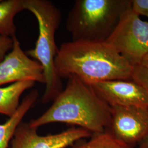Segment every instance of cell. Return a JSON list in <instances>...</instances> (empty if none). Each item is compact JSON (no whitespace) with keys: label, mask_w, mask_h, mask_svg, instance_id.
<instances>
[{"label":"cell","mask_w":148,"mask_h":148,"mask_svg":"<svg viewBox=\"0 0 148 148\" xmlns=\"http://www.w3.org/2000/svg\"><path fill=\"white\" fill-rule=\"evenodd\" d=\"M59 77L75 75L86 84L132 79L133 66L104 42L71 41L60 45L54 60Z\"/></svg>","instance_id":"cell-1"},{"label":"cell","mask_w":148,"mask_h":148,"mask_svg":"<svg viewBox=\"0 0 148 148\" xmlns=\"http://www.w3.org/2000/svg\"><path fill=\"white\" fill-rule=\"evenodd\" d=\"M65 88L42 115L29 122L38 128L60 122L77 126L92 134L103 132L111 121V107L98 95L90 85L75 75L70 76Z\"/></svg>","instance_id":"cell-2"},{"label":"cell","mask_w":148,"mask_h":148,"mask_svg":"<svg viewBox=\"0 0 148 148\" xmlns=\"http://www.w3.org/2000/svg\"><path fill=\"white\" fill-rule=\"evenodd\" d=\"M24 6L25 10L35 16L38 23V36L35 47L27 51L26 54L42 66L46 88L41 102L45 104L54 101L63 90L62 79L54 66L58 51L55 36L62 14L58 8L48 0H24Z\"/></svg>","instance_id":"cell-3"},{"label":"cell","mask_w":148,"mask_h":148,"mask_svg":"<svg viewBox=\"0 0 148 148\" xmlns=\"http://www.w3.org/2000/svg\"><path fill=\"white\" fill-rule=\"evenodd\" d=\"M131 9V0H76L68 14L66 29L72 41L104 42Z\"/></svg>","instance_id":"cell-4"},{"label":"cell","mask_w":148,"mask_h":148,"mask_svg":"<svg viewBox=\"0 0 148 148\" xmlns=\"http://www.w3.org/2000/svg\"><path fill=\"white\" fill-rule=\"evenodd\" d=\"M106 42L132 66L139 65L148 54V21L131 9L122 16Z\"/></svg>","instance_id":"cell-5"},{"label":"cell","mask_w":148,"mask_h":148,"mask_svg":"<svg viewBox=\"0 0 148 148\" xmlns=\"http://www.w3.org/2000/svg\"><path fill=\"white\" fill-rule=\"evenodd\" d=\"M111 121L106 130L134 147L148 136V106L111 107Z\"/></svg>","instance_id":"cell-6"},{"label":"cell","mask_w":148,"mask_h":148,"mask_svg":"<svg viewBox=\"0 0 148 148\" xmlns=\"http://www.w3.org/2000/svg\"><path fill=\"white\" fill-rule=\"evenodd\" d=\"M37 128L21 122L11 140V148H67L92 133L81 127H71L62 132L40 136Z\"/></svg>","instance_id":"cell-7"},{"label":"cell","mask_w":148,"mask_h":148,"mask_svg":"<svg viewBox=\"0 0 148 148\" xmlns=\"http://www.w3.org/2000/svg\"><path fill=\"white\" fill-rule=\"evenodd\" d=\"M23 81L45 84L42 66L23 51L16 37L11 52L0 62V86Z\"/></svg>","instance_id":"cell-8"},{"label":"cell","mask_w":148,"mask_h":148,"mask_svg":"<svg viewBox=\"0 0 148 148\" xmlns=\"http://www.w3.org/2000/svg\"><path fill=\"white\" fill-rule=\"evenodd\" d=\"M90 85L110 107L148 106L147 92L132 79L106 81Z\"/></svg>","instance_id":"cell-9"},{"label":"cell","mask_w":148,"mask_h":148,"mask_svg":"<svg viewBox=\"0 0 148 148\" xmlns=\"http://www.w3.org/2000/svg\"><path fill=\"white\" fill-rule=\"evenodd\" d=\"M39 97L37 90H31L20 103L15 114L2 124H0V148H8L16 129Z\"/></svg>","instance_id":"cell-10"},{"label":"cell","mask_w":148,"mask_h":148,"mask_svg":"<svg viewBox=\"0 0 148 148\" xmlns=\"http://www.w3.org/2000/svg\"><path fill=\"white\" fill-rule=\"evenodd\" d=\"M35 84L32 81H23L4 87H0V114L12 116L19 106L22 94Z\"/></svg>","instance_id":"cell-11"},{"label":"cell","mask_w":148,"mask_h":148,"mask_svg":"<svg viewBox=\"0 0 148 148\" xmlns=\"http://www.w3.org/2000/svg\"><path fill=\"white\" fill-rule=\"evenodd\" d=\"M25 10L24 0H5L0 1V35L16 37V27L14 23L15 16Z\"/></svg>","instance_id":"cell-12"},{"label":"cell","mask_w":148,"mask_h":148,"mask_svg":"<svg viewBox=\"0 0 148 148\" xmlns=\"http://www.w3.org/2000/svg\"><path fill=\"white\" fill-rule=\"evenodd\" d=\"M71 148H135L115 137L108 131L92 134L89 140L77 142Z\"/></svg>","instance_id":"cell-13"},{"label":"cell","mask_w":148,"mask_h":148,"mask_svg":"<svg viewBox=\"0 0 148 148\" xmlns=\"http://www.w3.org/2000/svg\"><path fill=\"white\" fill-rule=\"evenodd\" d=\"M132 79L142 86L148 93V67L140 64L133 66Z\"/></svg>","instance_id":"cell-14"},{"label":"cell","mask_w":148,"mask_h":148,"mask_svg":"<svg viewBox=\"0 0 148 148\" xmlns=\"http://www.w3.org/2000/svg\"><path fill=\"white\" fill-rule=\"evenodd\" d=\"M131 10L138 16H144L148 19V0H131Z\"/></svg>","instance_id":"cell-15"},{"label":"cell","mask_w":148,"mask_h":148,"mask_svg":"<svg viewBox=\"0 0 148 148\" xmlns=\"http://www.w3.org/2000/svg\"><path fill=\"white\" fill-rule=\"evenodd\" d=\"M13 46V38L0 35V62L4 59Z\"/></svg>","instance_id":"cell-16"},{"label":"cell","mask_w":148,"mask_h":148,"mask_svg":"<svg viewBox=\"0 0 148 148\" xmlns=\"http://www.w3.org/2000/svg\"><path fill=\"white\" fill-rule=\"evenodd\" d=\"M138 148H148V136L138 144Z\"/></svg>","instance_id":"cell-17"},{"label":"cell","mask_w":148,"mask_h":148,"mask_svg":"<svg viewBox=\"0 0 148 148\" xmlns=\"http://www.w3.org/2000/svg\"><path fill=\"white\" fill-rule=\"evenodd\" d=\"M142 64L148 67V54L144 57V58L143 59Z\"/></svg>","instance_id":"cell-18"},{"label":"cell","mask_w":148,"mask_h":148,"mask_svg":"<svg viewBox=\"0 0 148 148\" xmlns=\"http://www.w3.org/2000/svg\"><path fill=\"white\" fill-rule=\"evenodd\" d=\"M1 1V0H0V1Z\"/></svg>","instance_id":"cell-19"}]
</instances>
